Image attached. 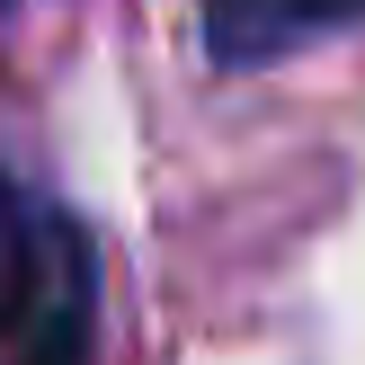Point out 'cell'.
<instances>
[{"label": "cell", "mask_w": 365, "mask_h": 365, "mask_svg": "<svg viewBox=\"0 0 365 365\" xmlns=\"http://www.w3.org/2000/svg\"><path fill=\"white\" fill-rule=\"evenodd\" d=\"M9 365H81L89 348V250L63 214L27 205L9 223Z\"/></svg>", "instance_id": "1"}, {"label": "cell", "mask_w": 365, "mask_h": 365, "mask_svg": "<svg viewBox=\"0 0 365 365\" xmlns=\"http://www.w3.org/2000/svg\"><path fill=\"white\" fill-rule=\"evenodd\" d=\"M196 9H205L214 63H277V53L365 18V0H196Z\"/></svg>", "instance_id": "2"}]
</instances>
